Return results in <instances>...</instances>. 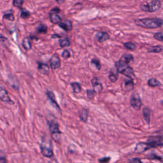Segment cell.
Segmentation results:
<instances>
[{
	"instance_id": "6da1fadb",
	"label": "cell",
	"mask_w": 163,
	"mask_h": 163,
	"mask_svg": "<svg viewBox=\"0 0 163 163\" xmlns=\"http://www.w3.org/2000/svg\"><path fill=\"white\" fill-rule=\"evenodd\" d=\"M135 24L146 29H155L161 28L162 20L161 18H143L139 19L134 21Z\"/></svg>"
},
{
	"instance_id": "7a4b0ae2",
	"label": "cell",
	"mask_w": 163,
	"mask_h": 163,
	"mask_svg": "<svg viewBox=\"0 0 163 163\" xmlns=\"http://www.w3.org/2000/svg\"><path fill=\"white\" fill-rule=\"evenodd\" d=\"M133 56L131 54H124L121 56L119 61L115 63V67L118 73H121L122 70H124L125 68L129 66L130 64L132 61H133Z\"/></svg>"
},
{
	"instance_id": "3957f363",
	"label": "cell",
	"mask_w": 163,
	"mask_h": 163,
	"mask_svg": "<svg viewBox=\"0 0 163 163\" xmlns=\"http://www.w3.org/2000/svg\"><path fill=\"white\" fill-rule=\"evenodd\" d=\"M161 8V2L159 0H152L150 2L143 3L140 5L141 11L145 12H155Z\"/></svg>"
},
{
	"instance_id": "277c9868",
	"label": "cell",
	"mask_w": 163,
	"mask_h": 163,
	"mask_svg": "<svg viewBox=\"0 0 163 163\" xmlns=\"http://www.w3.org/2000/svg\"><path fill=\"white\" fill-rule=\"evenodd\" d=\"M49 125L52 138L55 141L59 143L61 140V132L59 130L58 123L55 121H50L49 122Z\"/></svg>"
},
{
	"instance_id": "5b68a950",
	"label": "cell",
	"mask_w": 163,
	"mask_h": 163,
	"mask_svg": "<svg viewBox=\"0 0 163 163\" xmlns=\"http://www.w3.org/2000/svg\"><path fill=\"white\" fill-rule=\"evenodd\" d=\"M40 149L42 154L47 157H51L53 155V150L52 147V143L50 140H43L40 144Z\"/></svg>"
},
{
	"instance_id": "8992f818",
	"label": "cell",
	"mask_w": 163,
	"mask_h": 163,
	"mask_svg": "<svg viewBox=\"0 0 163 163\" xmlns=\"http://www.w3.org/2000/svg\"><path fill=\"white\" fill-rule=\"evenodd\" d=\"M130 104L131 107L134 108L135 110H139L142 107V102L140 95L137 92L132 93L130 100Z\"/></svg>"
},
{
	"instance_id": "52a82bcc",
	"label": "cell",
	"mask_w": 163,
	"mask_h": 163,
	"mask_svg": "<svg viewBox=\"0 0 163 163\" xmlns=\"http://www.w3.org/2000/svg\"><path fill=\"white\" fill-rule=\"evenodd\" d=\"M147 143L150 148H155L162 146V138L161 136L150 137L147 140Z\"/></svg>"
},
{
	"instance_id": "ba28073f",
	"label": "cell",
	"mask_w": 163,
	"mask_h": 163,
	"mask_svg": "<svg viewBox=\"0 0 163 163\" xmlns=\"http://www.w3.org/2000/svg\"><path fill=\"white\" fill-rule=\"evenodd\" d=\"M61 65V61L58 54H54L50 60V66L53 70L58 69Z\"/></svg>"
},
{
	"instance_id": "9c48e42d",
	"label": "cell",
	"mask_w": 163,
	"mask_h": 163,
	"mask_svg": "<svg viewBox=\"0 0 163 163\" xmlns=\"http://www.w3.org/2000/svg\"><path fill=\"white\" fill-rule=\"evenodd\" d=\"M91 84L93 85V91L95 92V93L100 94L103 91V85L97 77H94L91 80Z\"/></svg>"
},
{
	"instance_id": "30bf717a",
	"label": "cell",
	"mask_w": 163,
	"mask_h": 163,
	"mask_svg": "<svg viewBox=\"0 0 163 163\" xmlns=\"http://www.w3.org/2000/svg\"><path fill=\"white\" fill-rule=\"evenodd\" d=\"M95 38L100 43H103L110 39V35L107 32L99 31L95 35Z\"/></svg>"
},
{
	"instance_id": "8fae6325",
	"label": "cell",
	"mask_w": 163,
	"mask_h": 163,
	"mask_svg": "<svg viewBox=\"0 0 163 163\" xmlns=\"http://www.w3.org/2000/svg\"><path fill=\"white\" fill-rule=\"evenodd\" d=\"M46 95H47V98H48V99L50 100V103H52V106L56 108V109H57V110H58L59 111H61V108L59 106V104H57V101L56 100V97H55V95H54V93L52 91H47L46 92Z\"/></svg>"
},
{
	"instance_id": "7c38bea8",
	"label": "cell",
	"mask_w": 163,
	"mask_h": 163,
	"mask_svg": "<svg viewBox=\"0 0 163 163\" xmlns=\"http://www.w3.org/2000/svg\"><path fill=\"white\" fill-rule=\"evenodd\" d=\"M0 100L2 101L5 102L6 103L9 104H13V101L10 99L6 89L4 88L0 87Z\"/></svg>"
},
{
	"instance_id": "4fadbf2b",
	"label": "cell",
	"mask_w": 163,
	"mask_h": 163,
	"mask_svg": "<svg viewBox=\"0 0 163 163\" xmlns=\"http://www.w3.org/2000/svg\"><path fill=\"white\" fill-rule=\"evenodd\" d=\"M59 26L63 30L65 31L68 32L72 30L73 28L72 22H71V20L68 19H66L64 20V21H61V22L59 24Z\"/></svg>"
},
{
	"instance_id": "5bb4252c",
	"label": "cell",
	"mask_w": 163,
	"mask_h": 163,
	"mask_svg": "<svg viewBox=\"0 0 163 163\" xmlns=\"http://www.w3.org/2000/svg\"><path fill=\"white\" fill-rule=\"evenodd\" d=\"M38 70L44 75H48L50 73V67L45 63L38 62Z\"/></svg>"
},
{
	"instance_id": "9a60e30c",
	"label": "cell",
	"mask_w": 163,
	"mask_h": 163,
	"mask_svg": "<svg viewBox=\"0 0 163 163\" xmlns=\"http://www.w3.org/2000/svg\"><path fill=\"white\" fill-rule=\"evenodd\" d=\"M121 73L123 74L124 76H125L127 78H128V79H130L131 80H133L135 78V74L134 72V70L130 66L126 67L124 70H122V71Z\"/></svg>"
},
{
	"instance_id": "2e32d148",
	"label": "cell",
	"mask_w": 163,
	"mask_h": 163,
	"mask_svg": "<svg viewBox=\"0 0 163 163\" xmlns=\"http://www.w3.org/2000/svg\"><path fill=\"white\" fill-rule=\"evenodd\" d=\"M49 19L50 21L54 24H60L61 21H62V19H61V17L59 15V13L52 12H50L49 13Z\"/></svg>"
},
{
	"instance_id": "e0dca14e",
	"label": "cell",
	"mask_w": 163,
	"mask_h": 163,
	"mask_svg": "<svg viewBox=\"0 0 163 163\" xmlns=\"http://www.w3.org/2000/svg\"><path fill=\"white\" fill-rule=\"evenodd\" d=\"M149 148H150V147H149V145H148L147 143L141 142V143H138L137 146H136L135 152L141 153L147 150Z\"/></svg>"
},
{
	"instance_id": "ac0fdd59",
	"label": "cell",
	"mask_w": 163,
	"mask_h": 163,
	"mask_svg": "<svg viewBox=\"0 0 163 163\" xmlns=\"http://www.w3.org/2000/svg\"><path fill=\"white\" fill-rule=\"evenodd\" d=\"M151 112H152V110L149 107H145L143 108V111H142L143 117L145 121L148 124H149V123H150V121Z\"/></svg>"
},
{
	"instance_id": "d6986e66",
	"label": "cell",
	"mask_w": 163,
	"mask_h": 163,
	"mask_svg": "<svg viewBox=\"0 0 163 163\" xmlns=\"http://www.w3.org/2000/svg\"><path fill=\"white\" fill-rule=\"evenodd\" d=\"M88 117H89V111L86 108H82L79 114L80 120L84 122H87L88 121Z\"/></svg>"
},
{
	"instance_id": "ffe728a7",
	"label": "cell",
	"mask_w": 163,
	"mask_h": 163,
	"mask_svg": "<svg viewBox=\"0 0 163 163\" xmlns=\"http://www.w3.org/2000/svg\"><path fill=\"white\" fill-rule=\"evenodd\" d=\"M22 45L23 47V48L26 50H29L31 49V47H32L31 42V40L28 37H26V38L23 39L22 42Z\"/></svg>"
},
{
	"instance_id": "44dd1931",
	"label": "cell",
	"mask_w": 163,
	"mask_h": 163,
	"mask_svg": "<svg viewBox=\"0 0 163 163\" xmlns=\"http://www.w3.org/2000/svg\"><path fill=\"white\" fill-rule=\"evenodd\" d=\"M147 84L148 86H150L151 87H159L161 86L162 84L157 80L155 78H151V79H149L147 82Z\"/></svg>"
},
{
	"instance_id": "7402d4cb",
	"label": "cell",
	"mask_w": 163,
	"mask_h": 163,
	"mask_svg": "<svg viewBox=\"0 0 163 163\" xmlns=\"http://www.w3.org/2000/svg\"><path fill=\"white\" fill-rule=\"evenodd\" d=\"M162 45H155L152 46L147 49L148 52L150 53H160L162 51Z\"/></svg>"
},
{
	"instance_id": "603a6c76",
	"label": "cell",
	"mask_w": 163,
	"mask_h": 163,
	"mask_svg": "<svg viewBox=\"0 0 163 163\" xmlns=\"http://www.w3.org/2000/svg\"><path fill=\"white\" fill-rule=\"evenodd\" d=\"M125 90L130 92L134 88V82L133 80L128 79L127 80H125Z\"/></svg>"
},
{
	"instance_id": "cb8c5ba5",
	"label": "cell",
	"mask_w": 163,
	"mask_h": 163,
	"mask_svg": "<svg viewBox=\"0 0 163 163\" xmlns=\"http://www.w3.org/2000/svg\"><path fill=\"white\" fill-rule=\"evenodd\" d=\"M59 43L61 48H64V47H69L71 44L70 39L68 38V37H64V38L59 40Z\"/></svg>"
},
{
	"instance_id": "d4e9b609",
	"label": "cell",
	"mask_w": 163,
	"mask_h": 163,
	"mask_svg": "<svg viewBox=\"0 0 163 163\" xmlns=\"http://www.w3.org/2000/svg\"><path fill=\"white\" fill-rule=\"evenodd\" d=\"M71 87L73 89V91L74 93H80L82 90V87L80 84L78 82H71L70 84Z\"/></svg>"
},
{
	"instance_id": "484cf974",
	"label": "cell",
	"mask_w": 163,
	"mask_h": 163,
	"mask_svg": "<svg viewBox=\"0 0 163 163\" xmlns=\"http://www.w3.org/2000/svg\"><path fill=\"white\" fill-rule=\"evenodd\" d=\"M47 26L44 24H40L36 27V31L38 33L45 34L47 32Z\"/></svg>"
},
{
	"instance_id": "4316f807",
	"label": "cell",
	"mask_w": 163,
	"mask_h": 163,
	"mask_svg": "<svg viewBox=\"0 0 163 163\" xmlns=\"http://www.w3.org/2000/svg\"><path fill=\"white\" fill-rule=\"evenodd\" d=\"M124 45L125 49H127V50H134L136 49V48H137V46H136L135 44L131 42L124 43Z\"/></svg>"
},
{
	"instance_id": "83f0119b",
	"label": "cell",
	"mask_w": 163,
	"mask_h": 163,
	"mask_svg": "<svg viewBox=\"0 0 163 163\" xmlns=\"http://www.w3.org/2000/svg\"><path fill=\"white\" fill-rule=\"evenodd\" d=\"M108 78H109V80L111 82L114 83L118 79V75L111 71L109 73V75H108Z\"/></svg>"
},
{
	"instance_id": "f1b7e54d",
	"label": "cell",
	"mask_w": 163,
	"mask_h": 163,
	"mask_svg": "<svg viewBox=\"0 0 163 163\" xmlns=\"http://www.w3.org/2000/svg\"><path fill=\"white\" fill-rule=\"evenodd\" d=\"M91 64H93L96 68L98 70H100L101 68V64L100 63V61L97 59H93L91 60Z\"/></svg>"
},
{
	"instance_id": "f546056e",
	"label": "cell",
	"mask_w": 163,
	"mask_h": 163,
	"mask_svg": "<svg viewBox=\"0 0 163 163\" xmlns=\"http://www.w3.org/2000/svg\"><path fill=\"white\" fill-rule=\"evenodd\" d=\"M31 16V13L29 12L26 10H22L20 13V17L24 19H28Z\"/></svg>"
},
{
	"instance_id": "4dcf8cb0",
	"label": "cell",
	"mask_w": 163,
	"mask_h": 163,
	"mask_svg": "<svg viewBox=\"0 0 163 163\" xmlns=\"http://www.w3.org/2000/svg\"><path fill=\"white\" fill-rule=\"evenodd\" d=\"M154 39L157 40L159 42H163V34L162 32H158L154 34Z\"/></svg>"
},
{
	"instance_id": "1f68e13d",
	"label": "cell",
	"mask_w": 163,
	"mask_h": 163,
	"mask_svg": "<svg viewBox=\"0 0 163 163\" xmlns=\"http://www.w3.org/2000/svg\"><path fill=\"white\" fill-rule=\"evenodd\" d=\"M86 93H87V98H89V100H93L95 96V94H96L95 92L93 90H91V89L87 90Z\"/></svg>"
},
{
	"instance_id": "d6a6232c",
	"label": "cell",
	"mask_w": 163,
	"mask_h": 163,
	"mask_svg": "<svg viewBox=\"0 0 163 163\" xmlns=\"http://www.w3.org/2000/svg\"><path fill=\"white\" fill-rule=\"evenodd\" d=\"M3 18L6 20H10V21H13L15 19L14 16H13L12 13H5V14L3 15Z\"/></svg>"
},
{
	"instance_id": "836d02e7",
	"label": "cell",
	"mask_w": 163,
	"mask_h": 163,
	"mask_svg": "<svg viewBox=\"0 0 163 163\" xmlns=\"http://www.w3.org/2000/svg\"><path fill=\"white\" fill-rule=\"evenodd\" d=\"M61 56H62V57L64 59H68L71 57V54L68 50H64L62 54H61Z\"/></svg>"
},
{
	"instance_id": "e575fe53",
	"label": "cell",
	"mask_w": 163,
	"mask_h": 163,
	"mask_svg": "<svg viewBox=\"0 0 163 163\" xmlns=\"http://www.w3.org/2000/svg\"><path fill=\"white\" fill-rule=\"evenodd\" d=\"M24 1L21 0H15L13 1V5L17 8H21L23 5Z\"/></svg>"
},
{
	"instance_id": "d590c367",
	"label": "cell",
	"mask_w": 163,
	"mask_h": 163,
	"mask_svg": "<svg viewBox=\"0 0 163 163\" xmlns=\"http://www.w3.org/2000/svg\"><path fill=\"white\" fill-rule=\"evenodd\" d=\"M109 160H110V157H103L100 159V162L101 163H106L109 161Z\"/></svg>"
},
{
	"instance_id": "8d00e7d4",
	"label": "cell",
	"mask_w": 163,
	"mask_h": 163,
	"mask_svg": "<svg viewBox=\"0 0 163 163\" xmlns=\"http://www.w3.org/2000/svg\"><path fill=\"white\" fill-rule=\"evenodd\" d=\"M50 12H54V13H59L61 12V9L58 7H54V8L51 9Z\"/></svg>"
},
{
	"instance_id": "74e56055",
	"label": "cell",
	"mask_w": 163,
	"mask_h": 163,
	"mask_svg": "<svg viewBox=\"0 0 163 163\" xmlns=\"http://www.w3.org/2000/svg\"><path fill=\"white\" fill-rule=\"evenodd\" d=\"M130 163H143V162L139 159L135 158L132 159V160L130 161Z\"/></svg>"
},
{
	"instance_id": "f35d334b",
	"label": "cell",
	"mask_w": 163,
	"mask_h": 163,
	"mask_svg": "<svg viewBox=\"0 0 163 163\" xmlns=\"http://www.w3.org/2000/svg\"><path fill=\"white\" fill-rule=\"evenodd\" d=\"M61 36L60 35H55V34H54V35H52V38H61Z\"/></svg>"
},
{
	"instance_id": "ab89813d",
	"label": "cell",
	"mask_w": 163,
	"mask_h": 163,
	"mask_svg": "<svg viewBox=\"0 0 163 163\" xmlns=\"http://www.w3.org/2000/svg\"><path fill=\"white\" fill-rule=\"evenodd\" d=\"M57 3H59V4H61V3H64V1H58V0H57Z\"/></svg>"
},
{
	"instance_id": "60d3db41",
	"label": "cell",
	"mask_w": 163,
	"mask_h": 163,
	"mask_svg": "<svg viewBox=\"0 0 163 163\" xmlns=\"http://www.w3.org/2000/svg\"><path fill=\"white\" fill-rule=\"evenodd\" d=\"M50 163H57V161H53L51 162Z\"/></svg>"
},
{
	"instance_id": "b9f144b4",
	"label": "cell",
	"mask_w": 163,
	"mask_h": 163,
	"mask_svg": "<svg viewBox=\"0 0 163 163\" xmlns=\"http://www.w3.org/2000/svg\"><path fill=\"white\" fill-rule=\"evenodd\" d=\"M0 64H1V62H0Z\"/></svg>"
}]
</instances>
